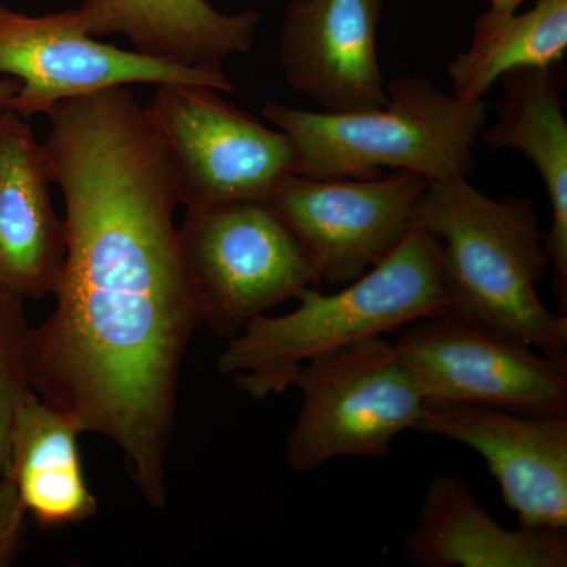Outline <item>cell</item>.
Wrapping results in <instances>:
<instances>
[{"label":"cell","instance_id":"22","mask_svg":"<svg viewBox=\"0 0 567 567\" xmlns=\"http://www.w3.org/2000/svg\"><path fill=\"white\" fill-rule=\"evenodd\" d=\"M524 2L525 0H491L488 10L495 11V13L509 14L517 11Z\"/></svg>","mask_w":567,"mask_h":567},{"label":"cell","instance_id":"12","mask_svg":"<svg viewBox=\"0 0 567 567\" xmlns=\"http://www.w3.org/2000/svg\"><path fill=\"white\" fill-rule=\"evenodd\" d=\"M380 14L382 0H290L278 44L287 84L330 114L385 106Z\"/></svg>","mask_w":567,"mask_h":567},{"label":"cell","instance_id":"14","mask_svg":"<svg viewBox=\"0 0 567 567\" xmlns=\"http://www.w3.org/2000/svg\"><path fill=\"white\" fill-rule=\"evenodd\" d=\"M401 557L416 567H566L567 529L506 528L454 475L425 488Z\"/></svg>","mask_w":567,"mask_h":567},{"label":"cell","instance_id":"9","mask_svg":"<svg viewBox=\"0 0 567 567\" xmlns=\"http://www.w3.org/2000/svg\"><path fill=\"white\" fill-rule=\"evenodd\" d=\"M0 74L20 81L9 111L20 117L44 114L74 96L132 84L189 82L234 92L221 69H194L100 43L81 28L73 10L20 13L0 6Z\"/></svg>","mask_w":567,"mask_h":567},{"label":"cell","instance_id":"11","mask_svg":"<svg viewBox=\"0 0 567 567\" xmlns=\"http://www.w3.org/2000/svg\"><path fill=\"white\" fill-rule=\"evenodd\" d=\"M416 431L476 451L522 527L567 529V415L427 404Z\"/></svg>","mask_w":567,"mask_h":567},{"label":"cell","instance_id":"15","mask_svg":"<svg viewBox=\"0 0 567 567\" xmlns=\"http://www.w3.org/2000/svg\"><path fill=\"white\" fill-rule=\"evenodd\" d=\"M561 63L513 70L499 78L505 99L498 118L481 132L487 147L514 148L535 164L551 208L546 248L551 292L561 315L567 312V118L563 110Z\"/></svg>","mask_w":567,"mask_h":567},{"label":"cell","instance_id":"17","mask_svg":"<svg viewBox=\"0 0 567 567\" xmlns=\"http://www.w3.org/2000/svg\"><path fill=\"white\" fill-rule=\"evenodd\" d=\"M81 425L29 391L11 427L7 475L43 527L81 525L99 509L80 453Z\"/></svg>","mask_w":567,"mask_h":567},{"label":"cell","instance_id":"6","mask_svg":"<svg viewBox=\"0 0 567 567\" xmlns=\"http://www.w3.org/2000/svg\"><path fill=\"white\" fill-rule=\"evenodd\" d=\"M178 244L203 323L219 338L322 289L303 246L262 200L186 208Z\"/></svg>","mask_w":567,"mask_h":567},{"label":"cell","instance_id":"19","mask_svg":"<svg viewBox=\"0 0 567 567\" xmlns=\"http://www.w3.org/2000/svg\"><path fill=\"white\" fill-rule=\"evenodd\" d=\"M28 320L24 300L0 292V476L7 475L14 415L32 390L28 369Z\"/></svg>","mask_w":567,"mask_h":567},{"label":"cell","instance_id":"21","mask_svg":"<svg viewBox=\"0 0 567 567\" xmlns=\"http://www.w3.org/2000/svg\"><path fill=\"white\" fill-rule=\"evenodd\" d=\"M20 87V81L13 80V78L6 76L3 80H0V117H2L6 112H9L11 99L17 95Z\"/></svg>","mask_w":567,"mask_h":567},{"label":"cell","instance_id":"5","mask_svg":"<svg viewBox=\"0 0 567 567\" xmlns=\"http://www.w3.org/2000/svg\"><path fill=\"white\" fill-rule=\"evenodd\" d=\"M292 388L303 404L284 458L297 473L338 457H383L391 442L417 427L427 399L416 375L383 336L309 358Z\"/></svg>","mask_w":567,"mask_h":567},{"label":"cell","instance_id":"16","mask_svg":"<svg viewBox=\"0 0 567 567\" xmlns=\"http://www.w3.org/2000/svg\"><path fill=\"white\" fill-rule=\"evenodd\" d=\"M74 17L89 35L122 33L151 58L219 69L252 50L260 14L223 13L208 0H84Z\"/></svg>","mask_w":567,"mask_h":567},{"label":"cell","instance_id":"8","mask_svg":"<svg viewBox=\"0 0 567 567\" xmlns=\"http://www.w3.org/2000/svg\"><path fill=\"white\" fill-rule=\"evenodd\" d=\"M395 352L427 404H473L567 415V361L445 311L406 324Z\"/></svg>","mask_w":567,"mask_h":567},{"label":"cell","instance_id":"7","mask_svg":"<svg viewBox=\"0 0 567 567\" xmlns=\"http://www.w3.org/2000/svg\"><path fill=\"white\" fill-rule=\"evenodd\" d=\"M145 104L186 208L262 200L297 175L292 142L203 84L155 85Z\"/></svg>","mask_w":567,"mask_h":567},{"label":"cell","instance_id":"18","mask_svg":"<svg viewBox=\"0 0 567 567\" xmlns=\"http://www.w3.org/2000/svg\"><path fill=\"white\" fill-rule=\"evenodd\" d=\"M567 51V0H536L524 13L486 10L472 43L447 66L454 95L483 100L503 74L561 63Z\"/></svg>","mask_w":567,"mask_h":567},{"label":"cell","instance_id":"4","mask_svg":"<svg viewBox=\"0 0 567 567\" xmlns=\"http://www.w3.org/2000/svg\"><path fill=\"white\" fill-rule=\"evenodd\" d=\"M386 92L385 106L372 111L330 114L268 102L264 117L292 142L301 177L369 178L383 169L427 182L468 177L488 103L446 93L425 78L391 81Z\"/></svg>","mask_w":567,"mask_h":567},{"label":"cell","instance_id":"10","mask_svg":"<svg viewBox=\"0 0 567 567\" xmlns=\"http://www.w3.org/2000/svg\"><path fill=\"white\" fill-rule=\"evenodd\" d=\"M427 181L292 175L268 200L303 246L320 287H344L382 264L413 227Z\"/></svg>","mask_w":567,"mask_h":567},{"label":"cell","instance_id":"3","mask_svg":"<svg viewBox=\"0 0 567 567\" xmlns=\"http://www.w3.org/2000/svg\"><path fill=\"white\" fill-rule=\"evenodd\" d=\"M298 308L251 320L218 358V371L254 401L286 393L301 368L330 352L447 311L439 249L413 226L382 264L333 293L305 290Z\"/></svg>","mask_w":567,"mask_h":567},{"label":"cell","instance_id":"1","mask_svg":"<svg viewBox=\"0 0 567 567\" xmlns=\"http://www.w3.org/2000/svg\"><path fill=\"white\" fill-rule=\"evenodd\" d=\"M47 115L41 152L65 205L66 249L55 309L29 330V382L121 447L144 502L164 509L183 358L204 327L174 221L173 162L126 87Z\"/></svg>","mask_w":567,"mask_h":567},{"label":"cell","instance_id":"2","mask_svg":"<svg viewBox=\"0 0 567 567\" xmlns=\"http://www.w3.org/2000/svg\"><path fill=\"white\" fill-rule=\"evenodd\" d=\"M413 226L436 241L447 311L567 361V316L536 290L550 259L532 199H494L465 177L427 182Z\"/></svg>","mask_w":567,"mask_h":567},{"label":"cell","instance_id":"13","mask_svg":"<svg viewBox=\"0 0 567 567\" xmlns=\"http://www.w3.org/2000/svg\"><path fill=\"white\" fill-rule=\"evenodd\" d=\"M50 177L31 125L0 117V292L22 300L54 293L65 259V224L52 205Z\"/></svg>","mask_w":567,"mask_h":567},{"label":"cell","instance_id":"20","mask_svg":"<svg viewBox=\"0 0 567 567\" xmlns=\"http://www.w3.org/2000/svg\"><path fill=\"white\" fill-rule=\"evenodd\" d=\"M24 506L9 475L0 476V567L13 565L25 544Z\"/></svg>","mask_w":567,"mask_h":567}]
</instances>
